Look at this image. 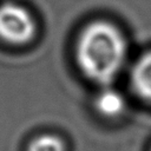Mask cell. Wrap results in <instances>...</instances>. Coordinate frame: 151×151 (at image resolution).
I'll return each mask as SVG.
<instances>
[{"label":"cell","mask_w":151,"mask_h":151,"mask_svg":"<svg viewBox=\"0 0 151 151\" xmlns=\"http://www.w3.org/2000/svg\"><path fill=\"white\" fill-rule=\"evenodd\" d=\"M27 151H65V145L57 136L41 134L29 143Z\"/></svg>","instance_id":"5"},{"label":"cell","mask_w":151,"mask_h":151,"mask_svg":"<svg viewBox=\"0 0 151 151\" xmlns=\"http://www.w3.org/2000/svg\"><path fill=\"white\" fill-rule=\"evenodd\" d=\"M94 106L98 113L103 117L117 118L124 113L126 109V100L119 91L110 86H104L94 99Z\"/></svg>","instance_id":"4"},{"label":"cell","mask_w":151,"mask_h":151,"mask_svg":"<svg viewBox=\"0 0 151 151\" xmlns=\"http://www.w3.org/2000/svg\"><path fill=\"white\" fill-rule=\"evenodd\" d=\"M127 58V41L114 24L96 20L86 25L76 44V60L81 73L100 86L110 84L122 72Z\"/></svg>","instance_id":"1"},{"label":"cell","mask_w":151,"mask_h":151,"mask_svg":"<svg viewBox=\"0 0 151 151\" xmlns=\"http://www.w3.org/2000/svg\"><path fill=\"white\" fill-rule=\"evenodd\" d=\"M35 22L22 6L6 2L0 5V39L11 45H24L32 40Z\"/></svg>","instance_id":"2"},{"label":"cell","mask_w":151,"mask_h":151,"mask_svg":"<svg viewBox=\"0 0 151 151\" xmlns=\"http://www.w3.org/2000/svg\"><path fill=\"white\" fill-rule=\"evenodd\" d=\"M130 80L134 93L145 103L151 104V51L136 60L131 68Z\"/></svg>","instance_id":"3"}]
</instances>
